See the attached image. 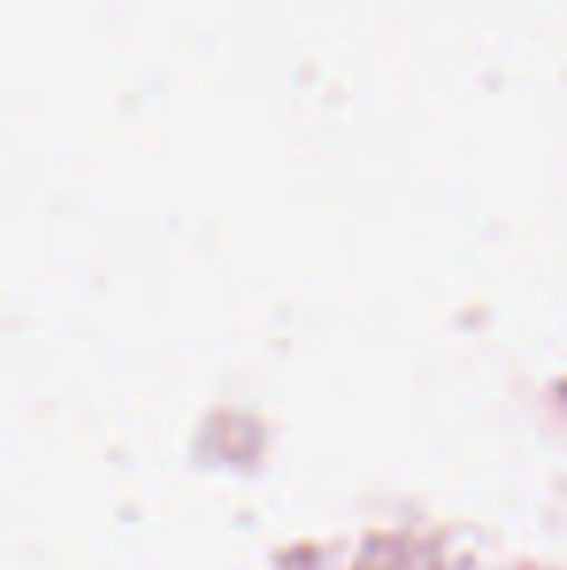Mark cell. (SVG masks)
Here are the masks:
<instances>
[]
</instances>
